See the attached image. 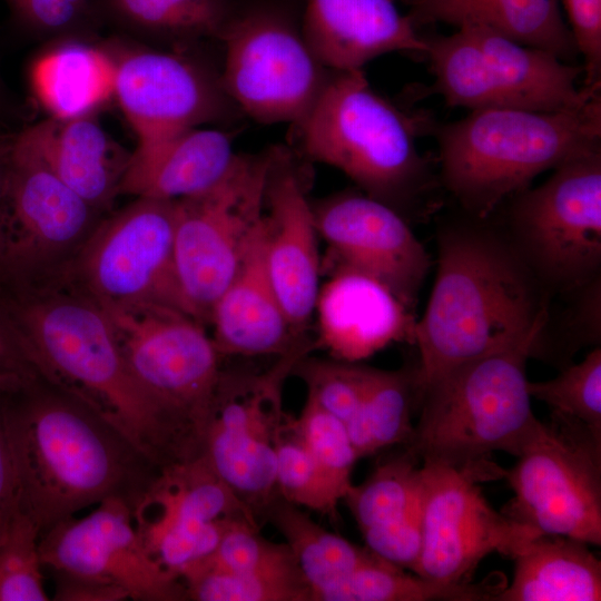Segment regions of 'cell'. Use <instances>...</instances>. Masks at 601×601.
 Masks as SVG:
<instances>
[{
    "mask_svg": "<svg viewBox=\"0 0 601 601\" xmlns=\"http://www.w3.org/2000/svg\"><path fill=\"white\" fill-rule=\"evenodd\" d=\"M425 40L432 90L451 107L556 111L601 92V85H579L582 66L486 27L464 26Z\"/></svg>",
    "mask_w": 601,
    "mask_h": 601,
    "instance_id": "52a82bcc",
    "label": "cell"
},
{
    "mask_svg": "<svg viewBox=\"0 0 601 601\" xmlns=\"http://www.w3.org/2000/svg\"><path fill=\"white\" fill-rule=\"evenodd\" d=\"M420 460L405 447L380 464L361 484L352 485L346 502L365 540L380 558L413 570L422 535Z\"/></svg>",
    "mask_w": 601,
    "mask_h": 601,
    "instance_id": "d4e9b609",
    "label": "cell"
},
{
    "mask_svg": "<svg viewBox=\"0 0 601 601\" xmlns=\"http://www.w3.org/2000/svg\"><path fill=\"white\" fill-rule=\"evenodd\" d=\"M17 510L39 538L109 499L132 510L161 469L82 400L41 372L0 388Z\"/></svg>",
    "mask_w": 601,
    "mask_h": 601,
    "instance_id": "6da1fadb",
    "label": "cell"
},
{
    "mask_svg": "<svg viewBox=\"0 0 601 601\" xmlns=\"http://www.w3.org/2000/svg\"><path fill=\"white\" fill-rule=\"evenodd\" d=\"M235 3L236 0H99L102 19L177 48L200 40L220 45Z\"/></svg>",
    "mask_w": 601,
    "mask_h": 601,
    "instance_id": "1f68e13d",
    "label": "cell"
},
{
    "mask_svg": "<svg viewBox=\"0 0 601 601\" xmlns=\"http://www.w3.org/2000/svg\"><path fill=\"white\" fill-rule=\"evenodd\" d=\"M132 515L149 554L179 579L216 549L233 520L258 523L205 455L162 469Z\"/></svg>",
    "mask_w": 601,
    "mask_h": 601,
    "instance_id": "e0dca14e",
    "label": "cell"
},
{
    "mask_svg": "<svg viewBox=\"0 0 601 601\" xmlns=\"http://www.w3.org/2000/svg\"><path fill=\"white\" fill-rule=\"evenodd\" d=\"M545 326L453 367L420 391L421 414L406 449L421 464L454 467L477 482L504 477L489 455L519 456L538 421L526 362Z\"/></svg>",
    "mask_w": 601,
    "mask_h": 601,
    "instance_id": "8992f818",
    "label": "cell"
},
{
    "mask_svg": "<svg viewBox=\"0 0 601 601\" xmlns=\"http://www.w3.org/2000/svg\"><path fill=\"white\" fill-rule=\"evenodd\" d=\"M106 215L56 175L28 129L14 136L0 203V288L65 280Z\"/></svg>",
    "mask_w": 601,
    "mask_h": 601,
    "instance_id": "9c48e42d",
    "label": "cell"
},
{
    "mask_svg": "<svg viewBox=\"0 0 601 601\" xmlns=\"http://www.w3.org/2000/svg\"><path fill=\"white\" fill-rule=\"evenodd\" d=\"M515 465L501 512L540 534L601 544V432L552 412L538 420Z\"/></svg>",
    "mask_w": 601,
    "mask_h": 601,
    "instance_id": "7c38bea8",
    "label": "cell"
},
{
    "mask_svg": "<svg viewBox=\"0 0 601 601\" xmlns=\"http://www.w3.org/2000/svg\"><path fill=\"white\" fill-rule=\"evenodd\" d=\"M57 601H122L129 599L128 592L112 583L97 579L52 572Z\"/></svg>",
    "mask_w": 601,
    "mask_h": 601,
    "instance_id": "f6af8a7d",
    "label": "cell"
},
{
    "mask_svg": "<svg viewBox=\"0 0 601 601\" xmlns=\"http://www.w3.org/2000/svg\"><path fill=\"white\" fill-rule=\"evenodd\" d=\"M308 352L279 356L263 373L223 371L215 394L204 455L256 518L278 496L276 449L287 416L284 383Z\"/></svg>",
    "mask_w": 601,
    "mask_h": 601,
    "instance_id": "9a60e30c",
    "label": "cell"
},
{
    "mask_svg": "<svg viewBox=\"0 0 601 601\" xmlns=\"http://www.w3.org/2000/svg\"><path fill=\"white\" fill-rule=\"evenodd\" d=\"M511 559L512 581L493 601L601 600V562L582 541L539 534Z\"/></svg>",
    "mask_w": 601,
    "mask_h": 601,
    "instance_id": "f1b7e54d",
    "label": "cell"
},
{
    "mask_svg": "<svg viewBox=\"0 0 601 601\" xmlns=\"http://www.w3.org/2000/svg\"><path fill=\"white\" fill-rule=\"evenodd\" d=\"M237 129L196 127L161 140L138 142L130 154L119 195L177 200L210 188L235 159Z\"/></svg>",
    "mask_w": 601,
    "mask_h": 601,
    "instance_id": "484cf974",
    "label": "cell"
},
{
    "mask_svg": "<svg viewBox=\"0 0 601 601\" xmlns=\"http://www.w3.org/2000/svg\"><path fill=\"white\" fill-rule=\"evenodd\" d=\"M314 315L317 342L335 358L357 363L392 343H413L416 318L387 286L351 269H338L319 287Z\"/></svg>",
    "mask_w": 601,
    "mask_h": 601,
    "instance_id": "7402d4cb",
    "label": "cell"
},
{
    "mask_svg": "<svg viewBox=\"0 0 601 601\" xmlns=\"http://www.w3.org/2000/svg\"><path fill=\"white\" fill-rule=\"evenodd\" d=\"M65 38L30 68L31 88L56 119L91 115L115 92L116 58L72 36Z\"/></svg>",
    "mask_w": 601,
    "mask_h": 601,
    "instance_id": "f546056e",
    "label": "cell"
},
{
    "mask_svg": "<svg viewBox=\"0 0 601 601\" xmlns=\"http://www.w3.org/2000/svg\"><path fill=\"white\" fill-rule=\"evenodd\" d=\"M17 511L11 456L0 418V541Z\"/></svg>",
    "mask_w": 601,
    "mask_h": 601,
    "instance_id": "bcb514c9",
    "label": "cell"
},
{
    "mask_svg": "<svg viewBox=\"0 0 601 601\" xmlns=\"http://www.w3.org/2000/svg\"><path fill=\"white\" fill-rule=\"evenodd\" d=\"M4 1L21 26L41 36H76L102 20L99 0Z\"/></svg>",
    "mask_w": 601,
    "mask_h": 601,
    "instance_id": "b9f144b4",
    "label": "cell"
},
{
    "mask_svg": "<svg viewBox=\"0 0 601 601\" xmlns=\"http://www.w3.org/2000/svg\"><path fill=\"white\" fill-rule=\"evenodd\" d=\"M294 425L315 463L344 500L358 460L345 424L306 397Z\"/></svg>",
    "mask_w": 601,
    "mask_h": 601,
    "instance_id": "74e56055",
    "label": "cell"
},
{
    "mask_svg": "<svg viewBox=\"0 0 601 601\" xmlns=\"http://www.w3.org/2000/svg\"><path fill=\"white\" fill-rule=\"evenodd\" d=\"M275 481L283 500L337 521L343 499L315 463L288 414L277 443Z\"/></svg>",
    "mask_w": 601,
    "mask_h": 601,
    "instance_id": "d590c367",
    "label": "cell"
},
{
    "mask_svg": "<svg viewBox=\"0 0 601 601\" xmlns=\"http://www.w3.org/2000/svg\"><path fill=\"white\" fill-rule=\"evenodd\" d=\"M303 32L315 57L336 71L363 69L394 51L424 56L425 37L395 0H303Z\"/></svg>",
    "mask_w": 601,
    "mask_h": 601,
    "instance_id": "603a6c76",
    "label": "cell"
},
{
    "mask_svg": "<svg viewBox=\"0 0 601 601\" xmlns=\"http://www.w3.org/2000/svg\"><path fill=\"white\" fill-rule=\"evenodd\" d=\"M317 235L326 244L328 274L351 269L387 286L410 309L431 267L407 220L364 193L345 191L312 205Z\"/></svg>",
    "mask_w": 601,
    "mask_h": 601,
    "instance_id": "ffe728a7",
    "label": "cell"
},
{
    "mask_svg": "<svg viewBox=\"0 0 601 601\" xmlns=\"http://www.w3.org/2000/svg\"><path fill=\"white\" fill-rule=\"evenodd\" d=\"M289 148L275 146L263 228L268 275L294 331L305 336L319 292L321 260L312 204Z\"/></svg>",
    "mask_w": 601,
    "mask_h": 601,
    "instance_id": "44dd1931",
    "label": "cell"
},
{
    "mask_svg": "<svg viewBox=\"0 0 601 601\" xmlns=\"http://www.w3.org/2000/svg\"><path fill=\"white\" fill-rule=\"evenodd\" d=\"M42 569L39 531L17 510L0 541V601L50 600Z\"/></svg>",
    "mask_w": 601,
    "mask_h": 601,
    "instance_id": "f35d334b",
    "label": "cell"
},
{
    "mask_svg": "<svg viewBox=\"0 0 601 601\" xmlns=\"http://www.w3.org/2000/svg\"><path fill=\"white\" fill-rule=\"evenodd\" d=\"M136 380L203 449L221 355L205 325L166 306L100 305Z\"/></svg>",
    "mask_w": 601,
    "mask_h": 601,
    "instance_id": "4fadbf2b",
    "label": "cell"
},
{
    "mask_svg": "<svg viewBox=\"0 0 601 601\" xmlns=\"http://www.w3.org/2000/svg\"><path fill=\"white\" fill-rule=\"evenodd\" d=\"M39 552L43 569L116 584L131 600H187L183 581L149 554L131 508L118 499L56 524L39 538Z\"/></svg>",
    "mask_w": 601,
    "mask_h": 601,
    "instance_id": "d6986e66",
    "label": "cell"
},
{
    "mask_svg": "<svg viewBox=\"0 0 601 601\" xmlns=\"http://www.w3.org/2000/svg\"><path fill=\"white\" fill-rule=\"evenodd\" d=\"M13 138L0 135V203L4 193Z\"/></svg>",
    "mask_w": 601,
    "mask_h": 601,
    "instance_id": "7dc6e473",
    "label": "cell"
},
{
    "mask_svg": "<svg viewBox=\"0 0 601 601\" xmlns=\"http://www.w3.org/2000/svg\"><path fill=\"white\" fill-rule=\"evenodd\" d=\"M416 401V368L371 367L359 406L345 425L358 459L396 444L408 446L414 436L412 410Z\"/></svg>",
    "mask_w": 601,
    "mask_h": 601,
    "instance_id": "836d02e7",
    "label": "cell"
},
{
    "mask_svg": "<svg viewBox=\"0 0 601 601\" xmlns=\"http://www.w3.org/2000/svg\"><path fill=\"white\" fill-rule=\"evenodd\" d=\"M294 0H236L220 38V81L242 112L262 124H295L311 109L332 71L303 32Z\"/></svg>",
    "mask_w": 601,
    "mask_h": 601,
    "instance_id": "ba28073f",
    "label": "cell"
},
{
    "mask_svg": "<svg viewBox=\"0 0 601 601\" xmlns=\"http://www.w3.org/2000/svg\"><path fill=\"white\" fill-rule=\"evenodd\" d=\"M174 231L175 200L137 197L102 218L65 280L102 306L149 303L189 315L176 274Z\"/></svg>",
    "mask_w": 601,
    "mask_h": 601,
    "instance_id": "5bb4252c",
    "label": "cell"
},
{
    "mask_svg": "<svg viewBox=\"0 0 601 601\" xmlns=\"http://www.w3.org/2000/svg\"><path fill=\"white\" fill-rule=\"evenodd\" d=\"M190 568L256 572L298 565L285 542H272L259 534L257 523L247 519H235L227 525L216 549L185 570Z\"/></svg>",
    "mask_w": 601,
    "mask_h": 601,
    "instance_id": "60d3db41",
    "label": "cell"
},
{
    "mask_svg": "<svg viewBox=\"0 0 601 601\" xmlns=\"http://www.w3.org/2000/svg\"><path fill=\"white\" fill-rule=\"evenodd\" d=\"M39 372L0 296V388Z\"/></svg>",
    "mask_w": 601,
    "mask_h": 601,
    "instance_id": "ee69618b",
    "label": "cell"
},
{
    "mask_svg": "<svg viewBox=\"0 0 601 601\" xmlns=\"http://www.w3.org/2000/svg\"><path fill=\"white\" fill-rule=\"evenodd\" d=\"M56 175L88 204L108 214L130 154L102 129L93 114L50 118L28 128Z\"/></svg>",
    "mask_w": 601,
    "mask_h": 601,
    "instance_id": "4316f807",
    "label": "cell"
},
{
    "mask_svg": "<svg viewBox=\"0 0 601 601\" xmlns=\"http://www.w3.org/2000/svg\"><path fill=\"white\" fill-rule=\"evenodd\" d=\"M422 535L413 573L444 584L471 581L493 552L512 558L540 533L491 506L477 481L441 464H421Z\"/></svg>",
    "mask_w": 601,
    "mask_h": 601,
    "instance_id": "2e32d148",
    "label": "cell"
},
{
    "mask_svg": "<svg viewBox=\"0 0 601 601\" xmlns=\"http://www.w3.org/2000/svg\"><path fill=\"white\" fill-rule=\"evenodd\" d=\"M371 367L339 359L299 358L292 374L307 387V397L345 425L363 398Z\"/></svg>",
    "mask_w": 601,
    "mask_h": 601,
    "instance_id": "ab89813d",
    "label": "cell"
},
{
    "mask_svg": "<svg viewBox=\"0 0 601 601\" xmlns=\"http://www.w3.org/2000/svg\"><path fill=\"white\" fill-rule=\"evenodd\" d=\"M180 579L187 600L311 601V589L299 568L256 572L190 568Z\"/></svg>",
    "mask_w": 601,
    "mask_h": 601,
    "instance_id": "e575fe53",
    "label": "cell"
},
{
    "mask_svg": "<svg viewBox=\"0 0 601 601\" xmlns=\"http://www.w3.org/2000/svg\"><path fill=\"white\" fill-rule=\"evenodd\" d=\"M428 130L439 147L441 185L464 214L490 218L542 173L601 151V92L556 111L471 110L455 121H431Z\"/></svg>",
    "mask_w": 601,
    "mask_h": 601,
    "instance_id": "277c9868",
    "label": "cell"
},
{
    "mask_svg": "<svg viewBox=\"0 0 601 601\" xmlns=\"http://www.w3.org/2000/svg\"><path fill=\"white\" fill-rule=\"evenodd\" d=\"M578 55L582 85H601V0H561Z\"/></svg>",
    "mask_w": 601,
    "mask_h": 601,
    "instance_id": "7bdbcfd3",
    "label": "cell"
},
{
    "mask_svg": "<svg viewBox=\"0 0 601 601\" xmlns=\"http://www.w3.org/2000/svg\"><path fill=\"white\" fill-rule=\"evenodd\" d=\"M0 296L39 371L121 431L161 470L204 454L132 375L95 299L68 280L0 288Z\"/></svg>",
    "mask_w": 601,
    "mask_h": 601,
    "instance_id": "7a4b0ae2",
    "label": "cell"
},
{
    "mask_svg": "<svg viewBox=\"0 0 601 601\" xmlns=\"http://www.w3.org/2000/svg\"><path fill=\"white\" fill-rule=\"evenodd\" d=\"M138 142L203 124H233L244 114L221 86L220 70L181 51L140 50L116 58L115 92Z\"/></svg>",
    "mask_w": 601,
    "mask_h": 601,
    "instance_id": "ac0fdd59",
    "label": "cell"
},
{
    "mask_svg": "<svg viewBox=\"0 0 601 601\" xmlns=\"http://www.w3.org/2000/svg\"><path fill=\"white\" fill-rule=\"evenodd\" d=\"M263 516L282 533L309 589L311 601L376 554L327 531L279 495Z\"/></svg>",
    "mask_w": 601,
    "mask_h": 601,
    "instance_id": "d6a6232c",
    "label": "cell"
},
{
    "mask_svg": "<svg viewBox=\"0 0 601 601\" xmlns=\"http://www.w3.org/2000/svg\"><path fill=\"white\" fill-rule=\"evenodd\" d=\"M531 397L552 412L577 418L601 432V347L594 346L577 364H568L553 378L528 382Z\"/></svg>",
    "mask_w": 601,
    "mask_h": 601,
    "instance_id": "8d00e7d4",
    "label": "cell"
},
{
    "mask_svg": "<svg viewBox=\"0 0 601 601\" xmlns=\"http://www.w3.org/2000/svg\"><path fill=\"white\" fill-rule=\"evenodd\" d=\"M437 231L436 272L413 343L418 393L453 367L549 323L551 295L489 218L464 214Z\"/></svg>",
    "mask_w": 601,
    "mask_h": 601,
    "instance_id": "3957f363",
    "label": "cell"
},
{
    "mask_svg": "<svg viewBox=\"0 0 601 601\" xmlns=\"http://www.w3.org/2000/svg\"><path fill=\"white\" fill-rule=\"evenodd\" d=\"M430 119L412 116L378 95L363 69L332 75L293 137L308 159L331 165L367 196L403 217L433 207L436 179L416 146Z\"/></svg>",
    "mask_w": 601,
    "mask_h": 601,
    "instance_id": "5b68a950",
    "label": "cell"
},
{
    "mask_svg": "<svg viewBox=\"0 0 601 601\" xmlns=\"http://www.w3.org/2000/svg\"><path fill=\"white\" fill-rule=\"evenodd\" d=\"M414 23L481 26L572 62L579 55L560 0H406Z\"/></svg>",
    "mask_w": 601,
    "mask_h": 601,
    "instance_id": "83f0119b",
    "label": "cell"
},
{
    "mask_svg": "<svg viewBox=\"0 0 601 601\" xmlns=\"http://www.w3.org/2000/svg\"><path fill=\"white\" fill-rule=\"evenodd\" d=\"M263 228L264 223L209 314L210 336L221 356L279 357L313 346L306 336L294 331L270 280L264 257Z\"/></svg>",
    "mask_w": 601,
    "mask_h": 601,
    "instance_id": "cb8c5ba5",
    "label": "cell"
},
{
    "mask_svg": "<svg viewBox=\"0 0 601 601\" xmlns=\"http://www.w3.org/2000/svg\"><path fill=\"white\" fill-rule=\"evenodd\" d=\"M504 234L550 295L601 277V151L553 169L511 197Z\"/></svg>",
    "mask_w": 601,
    "mask_h": 601,
    "instance_id": "8fae6325",
    "label": "cell"
},
{
    "mask_svg": "<svg viewBox=\"0 0 601 601\" xmlns=\"http://www.w3.org/2000/svg\"><path fill=\"white\" fill-rule=\"evenodd\" d=\"M274 151L236 154L214 186L175 200L177 279L189 315L204 325L263 226Z\"/></svg>",
    "mask_w": 601,
    "mask_h": 601,
    "instance_id": "30bf717a",
    "label": "cell"
},
{
    "mask_svg": "<svg viewBox=\"0 0 601 601\" xmlns=\"http://www.w3.org/2000/svg\"><path fill=\"white\" fill-rule=\"evenodd\" d=\"M505 585L500 573L481 582L439 583L375 555L319 592L314 601H493Z\"/></svg>",
    "mask_w": 601,
    "mask_h": 601,
    "instance_id": "4dcf8cb0",
    "label": "cell"
}]
</instances>
